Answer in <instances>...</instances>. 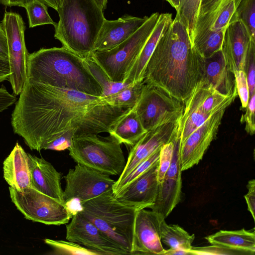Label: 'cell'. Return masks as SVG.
<instances>
[{
    "label": "cell",
    "mask_w": 255,
    "mask_h": 255,
    "mask_svg": "<svg viewBox=\"0 0 255 255\" xmlns=\"http://www.w3.org/2000/svg\"><path fill=\"white\" fill-rule=\"evenodd\" d=\"M128 111L102 97L26 79L11 117L14 133L40 152L68 130L74 137L109 132Z\"/></svg>",
    "instance_id": "1"
},
{
    "label": "cell",
    "mask_w": 255,
    "mask_h": 255,
    "mask_svg": "<svg viewBox=\"0 0 255 255\" xmlns=\"http://www.w3.org/2000/svg\"><path fill=\"white\" fill-rule=\"evenodd\" d=\"M204 59L192 47L177 17L160 37L146 65L143 81L184 103L202 78Z\"/></svg>",
    "instance_id": "2"
},
{
    "label": "cell",
    "mask_w": 255,
    "mask_h": 255,
    "mask_svg": "<svg viewBox=\"0 0 255 255\" xmlns=\"http://www.w3.org/2000/svg\"><path fill=\"white\" fill-rule=\"evenodd\" d=\"M27 79L33 82L101 97L102 89L85 59L67 48H41L29 53Z\"/></svg>",
    "instance_id": "3"
},
{
    "label": "cell",
    "mask_w": 255,
    "mask_h": 255,
    "mask_svg": "<svg viewBox=\"0 0 255 255\" xmlns=\"http://www.w3.org/2000/svg\"><path fill=\"white\" fill-rule=\"evenodd\" d=\"M54 37L63 47L83 58L90 57L105 20L94 0H62Z\"/></svg>",
    "instance_id": "4"
},
{
    "label": "cell",
    "mask_w": 255,
    "mask_h": 255,
    "mask_svg": "<svg viewBox=\"0 0 255 255\" xmlns=\"http://www.w3.org/2000/svg\"><path fill=\"white\" fill-rule=\"evenodd\" d=\"M78 211L106 237L132 254L133 227L137 209L125 205L112 190L80 204Z\"/></svg>",
    "instance_id": "5"
},
{
    "label": "cell",
    "mask_w": 255,
    "mask_h": 255,
    "mask_svg": "<svg viewBox=\"0 0 255 255\" xmlns=\"http://www.w3.org/2000/svg\"><path fill=\"white\" fill-rule=\"evenodd\" d=\"M121 144L110 135L89 134L73 137L68 149L77 163L109 175H120L126 163Z\"/></svg>",
    "instance_id": "6"
},
{
    "label": "cell",
    "mask_w": 255,
    "mask_h": 255,
    "mask_svg": "<svg viewBox=\"0 0 255 255\" xmlns=\"http://www.w3.org/2000/svg\"><path fill=\"white\" fill-rule=\"evenodd\" d=\"M159 14L158 12H154L150 15L133 34L121 44L109 50L94 51L90 57L113 81L125 82L154 29Z\"/></svg>",
    "instance_id": "7"
},
{
    "label": "cell",
    "mask_w": 255,
    "mask_h": 255,
    "mask_svg": "<svg viewBox=\"0 0 255 255\" xmlns=\"http://www.w3.org/2000/svg\"><path fill=\"white\" fill-rule=\"evenodd\" d=\"M237 95V93L223 95L210 84L200 80L184 103L183 112L178 121L177 139L179 144L213 115L226 110Z\"/></svg>",
    "instance_id": "8"
},
{
    "label": "cell",
    "mask_w": 255,
    "mask_h": 255,
    "mask_svg": "<svg viewBox=\"0 0 255 255\" xmlns=\"http://www.w3.org/2000/svg\"><path fill=\"white\" fill-rule=\"evenodd\" d=\"M241 0H225L216 10L198 16L192 47L202 58H207L221 50L225 31L238 19L236 11Z\"/></svg>",
    "instance_id": "9"
},
{
    "label": "cell",
    "mask_w": 255,
    "mask_h": 255,
    "mask_svg": "<svg viewBox=\"0 0 255 255\" xmlns=\"http://www.w3.org/2000/svg\"><path fill=\"white\" fill-rule=\"evenodd\" d=\"M11 202L24 218L47 225L66 224L73 214L65 204L32 187L16 190L9 187Z\"/></svg>",
    "instance_id": "10"
},
{
    "label": "cell",
    "mask_w": 255,
    "mask_h": 255,
    "mask_svg": "<svg viewBox=\"0 0 255 255\" xmlns=\"http://www.w3.org/2000/svg\"><path fill=\"white\" fill-rule=\"evenodd\" d=\"M134 107L143 127L149 131L161 125L178 121L183 112L184 103L143 81Z\"/></svg>",
    "instance_id": "11"
},
{
    "label": "cell",
    "mask_w": 255,
    "mask_h": 255,
    "mask_svg": "<svg viewBox=\"0 0 255 255\" xmlns=\"http://www.w3.org/2000/svg\"><path fill=\"white\" fill-rule=\"evenodd\" d=\"M1 23L6 36L11 71L8 81L13 94L17 96L22 90L28 73L29 53L25 42V23L18 13L5 11Z\"/></svg>",
    "instance_id": "12"
},
{
    "label": "cell",
    "mask_w": 255,
    "mask_h": 255,
    "mask_svg": "<svg viewBox=\"0 0 255 255\" xmlns=\"http://www.w3.org/2000/svg\"><path fill=\"white\" fill-rule=\"evenodd\" d=\"M65 204L76 201L80 204L112 190L116 181L98 170L77 163L64 177Z\"/></svg>",
    "instance_id": "13"
},
{
    "label": "cell",
    "mask_w": 255,
    "mask_h": 255,
    "mask_svg": "<svg viewBox=\"0 0 255 255\" xmlns=\"http://www.w3.org/2000/svg\"><path fill=\"white\" fill-rule=\"evenodd\" d=\"M66 229L67 241L82 245L101 255H128L79 211L73 215Z\"/></svg>",
    "instance_id": "14"
},
{
    "label": "cell",
    "mask_w": 255,
    "mask_h": 255,
    "mask_svg": "<svg viewBox=\"0 0 255 255\" xmlns=\"http://www.w3.org/2000/svg\"><path fill=\"white\" fill-rule=\"evenodd\" d=\"M178 121L161 125L147 131L132 146L125 168L117 180L123 179L138 164L160 150L163 145L176 140Z\"/></svg>",
    "instance_id": "15"
},
{
    "label": "cell",
    "mask_w": 255,
    "mask_h": 255,
    "mask_svg": "<svg viewBox=\"0 0 255 255\" xmlns=\"http://www.w3.org/2000/svg\"><path fill=\"white\" fill-rule=\"evenodd\" d=\"M226 110L214 114L179 144L180 169L187 170L197 164L215 138Z\"/></svg>",
    "instance_id": "16"
},
{
    "label": "cell",
    "mask_w": 255,
    "mask_h": 255,
    "mask_svg": "<svg viewBox=\"0 0 255 255\" xmlns=\"http://www.w3.org/2000/svg\"><path fill=\"white\" fill-rule=\"evenodd\" d=\"M164 219L145 209L137 210L133 227L132 255H162L166 251L160 238V223Z\"/></svg>",
    "instance_id": "17"
},
{
    "label": "cell",
    "mask_w": 255,
    "mask_h": 255,
    "mask_svg": "<svg viewBox=\"0 0 255 255\" xmlns=\"http://www.w3.org/2000/svg\"><path fill=\"white\" fill-rule=\"evenodd\" d=\"M178 140L170 166L162 181L159 183L154 204L149 208L165 219L180 202L182 194V179Z\"/></svg>",
    "instance_id": "18"
},
{
    "label": "cell",
    "mask_w": 255,
    "mask_h": 255,
    "mask_svg": "<svg viewBox=\"0 0 255 255\" xmlns=\"http://www.w3.org/2000/svg\"><path fill=\"white\" fill-rule=\"evenodd\" d=\"M159 160L149 169L132 181L117 194L121 203L137 209L149 208L155 200L158 189Z\"/></svg>",
    "instance_id": "19"
},
{
    "label": "cell",
    "mask_w": 255,
    "mask_h": 255,
    "mask_svg": "<svg viewBox=\"0 0 255 255\" xmlns=\"http://www.w3.org/2000/svg\"><path fill=\"white\" fill-rule=\"evenodd\" d=\"M251 40L253 39L247 28L241 20H235L227 27L221 51L228 69L233 73L239 70L245 71L246 57Z\"/></svg>",
    "instance_id": "20"
},
{
    "label": "cell",
    "mask_w": 255,
    "mask_h": 255,
    "mask_svg": "<svg viewBox=\"0 0 255 255\" xmlns=\"http://www.w3.org/2000/svg\"><path fill=\"white\" fill-rule=\"evenodd\" d=\"M124 15L116 20L105 19L98 35L94 51L111 49L133 34L148 19Z\"/></svg>",
    "instance_id": "21"
},
{
    "label": "cell",
    "mask_w": 255,
    "mask_h": 255,
    "mask_svg": "<svg viewBox=\"0 0 255 255\" xmlns=\"http://www.w3.org/2000/svg\"><path fill=\"white\" fill-rule=\"evenodd\" d=\"M28 155L31 187L65 204L61 173L43 158Z\"/></svg>",
    "instance_id": "22"
},
{
    "label": "cell",
    "mask_w": 255,
    "mask_h": 255,
    "mask_svg": "<svg viewBox=\"0 0 255 255\" xmlns=\"http://www.w3.org/2000/svg\"><path fill=\"white\" fill-rule=\"evenodd\" d=\"M203 59L204 70L201 80L223 95L237 93L234 74L228 69L222 51Z\"/></svg>",
    "instance_id": "23"
},
{
    "label": "cell",
    "mask_w": 255,
    "mask_h": 255,
    "mask_svg": "<svg viewBox=\"0 0 255 255\" xmlns=\"http://www.w3.org/2000/svg\"><path fill=\"white\" fill-rule=\"evenodd\" d=\"M2 169L9 187L18 191L31 187L28 153L18 142L3 161Z\"/></svg>",
    "instance_id": "24"
},
{
    "label": "cell",
    "mask_w": 255,
    "mask_h": 255,
    "mask_svg": "<svg viewBox=\"0 0 255 255\" xmlns=\"http://www.w3.org/2000/svg\"><path fill=\"white\" fill-rule=\"evenodd\" d=\"M172 20V14L170 13H162L159 14L158 20L154 29L142 48L125 82L134 84L143 80L144 71L147 62L160 37Z\"/></svg>",
    "instance_id": "25"
},
{
    "label": "cell",
    "mask_w": 255,
    "mask_h": 255,
    "mask_svg": "<svg viewBox=\"0 0 255 255\" xmlns=\"http://www.w3.org/2000/svg\"><path fill=\"white\" fill-rule=\"evenodd\" d=\"M147 131L133 107L112 126L109 133L121 144L131 147Z\"/></svg>",
    "instance_id": "26"
},
{
    "label": "cell",
    "mask_w": 255,
    "mask_h": 255,
    "mask_svg": "<svg viewBox=\"0 0 255 255\" xmlns=\"http://www.w3.org/2000/svg\"><path fill=\"white\" fill-rule=\"evenodd\" d=\"M205 239L213 245L241 251L247 253L248 255L255 254L254 231L251 232L245 229L237 231L220 230L205 237Z\"/></svg>",
    "instance_id": "27"
},
{
    "label": "cell",
    "mask_w": 255,
    "mask_h": 255,
    "mask_svg": "<svg viewBox=\"0 0 255 255\" xmlns=\"http://www.w3.org/2000/svg\"><path fill=\"white\" fill-rule=\"evenodd\" d=\"M161 241L171 249L190 251L194 240V234L190 235L178 225H168L162 220L160 223Z\"/></svg>",
    "instance_id": "28"
},
{
    "label": "cell",
    "mask_w": 255,
    "mask_h": 255,
    "mask_svg": "<svg viewBox=\"0 0 255 255\" xmlns=\"http://www.w3.org/2000/svg\"><path fill=\"white\" fill-rule=\"evenodd\" d=\"M201 2V0H180L179 7L176 10V17L185 26L191 44Z\"/></svg>",
    "instance_id": "29"
},
{
    "label": "cell",
    "mask_w": 255,
    "mask_h": 255,
    "mask_svg": "<svg viewBox=\"0 0 255 255\" xmlns=\"http://www.w3.org/2000/svg\"><path fill=\"white\" fill-rule=\"evenodd\" d=\"M85 59L90 72L102 89V94L101 97L103 98L115 94L129 85L133 84L113 81L91 57Z\"/></svg>",
    "instance_id": "30"
},
{
    "label": "cell",
    "mask_w": 255,
    "mask_h": 255,
    "mask_svg": "<svg viewBox=\"0 0 255 255\" xmlns=\"http://www.w3.org/2000/svg\"><path fill=\"white\" fill-rule=\"evenodd\" d=\"M143 84V80L131 84L115 94L103 99L113 106L132 108L139 98Z\"/></svg>",
    "instance_id": "31"
},
{
    "label": "cell",
    "mask_w": 255,
    "mask_h": 255,
    "mask_svg": "<svg viewBox=\"0 0 255 255\" xmlns=\"http://www.w3.org/2000/svg\"><path fill=\"white\" fill-rule=\"evenodd\" d=\"M23 7L26 11L29 28L45 24H52L54 26L56 25L48 12L47 6L40 0H30Z\"/></svg>",
    "instance_id": "32"
},
{
    "label": "cell",
    "mask_w": 255,
    "mask_h": 255,
    "mask_svg": "<svg viewBox=\"0 0 255 255\" xmlns=\"http://www.w3.org/2000/svg\"><path fill=\"white\" fill-rule=\"evenodd\" d=\"M44 243L53 250V255H101L94 250L69 241L45 239Z\"/></svg>",
    "instance_id": "33"
},
{
    "label": "cell",
    "mask_w": 255,
    "mask_h": 255,
    "mask_svg": "<svg viewBox=\"0 0 255 255\" xmlns=\"http://www.w3.org/2000/svg\"><path fill=\"white\" fill-rule=\"evenodd\" d=\"M160 151V149L138 164L123 179L116 181L112 188L114 194H117L132 181L152 166L159 160Z\"/></svg>",
    "instance_id": "34"
},
{
    "label": "cell",
    "mask_w": 255,
    "mask_h": 255,
    "mask_svg": "<svg viewBox=\"0 0 255 255\" xmlns=\"http://www.w3.org/2000/svg\"><path fill=\"white\" fill-rule=\"evenodd\" d=\"M236 13L238 19L246 26L252 39L255 40V0H241Z\"/></svg>",
    "instance_id": "35"
},
{
    "label": "cell",
    "mask_w": 255,
    "mask_h": 255,
    "mask_svg": "<svg viewBox=\"0 0 255 255\" xmlns=\"http://www.w3.org/2000/svg\"><path fill=\"white\" fill-rule=\"evenodd\" d=\"M175 141L164 144L160 149L158 168L159 183L162 181L170 166L173 156Z\"/></svg>",
    "instance_id": "36"
},
{
    "label": "cell",
    "mask_w": 255,
    "mask_h": 255,
    "mask_svg": "<svg viewBox=\"0 0 255 255\" xmlns=\"http://www.w3.org/2000/svg\"><path fill=\"white\" fill-rule=\"evenodd\" d=\"M255 40H251L246 57L245 72L247 75L249 97L255 93Z\"/></svg>",
    "instance_id": "37"
},
{
    "label": "cell",
    "mask_w": 255,
    "mask_h": 255,
    "mask_svg": "<svg viewBox=\"0 0 255 255\" xmlns=\"http://www.w3.org/2000/svg\"><path fill=\"white\" fill-rule=\"evenodd\" d=\"M238 94L241 100L242 106L246 108L249 99V92L247 75L243 70L236 71L234 73Z\"/></svg>",
    "instance_id": "38"
},
{
    "label": "cell",
    "mask_w": 255,
    "mask_h": 255,
    "mask_svg": "<svg viewBox=\"0 0 255 255\" xmlns=\"http://www.w3.org/2000/svg\"><path fill=\"white\" fill-rule=\"evenodd\" d=\"M192 255H248L247 253L224 247L213 245L204 247H193Z\"/></svg>",
    "instance_id": "39"
},
{
    "label": "cell",
    "mask_w": 255,
    "mask_h": 255,
    "mask_svg": "<svg viewBox=\"0 0 255 255\" xmlns=\"http://www.w3.org/2000/svg\"><path fill=\"white\" fill-rule=\"evenodd\" d=\"M246 113L243 115L241 122L245 124V130L251 135H253L255 130V93L249 97Z\"/></svg>",
    "instance_id": "40"
},
{
    "label": "cell",
    "mask_w": 255,
    "mask_h": 255,
    "mask_svg": "<svg viewBox=\"0 0 255 255\" xmlns=\"http://www.w3.org/2000/svg\"><path fill=\"white\" fill-rule=\"evenodd\" d=\"M75 131V129L68 130L50 143L45 150L62 151L68 149L71 145Z\"/></svg>",
    "instance_id": "41"
},
{
    "label": "cell",
    "mask_w": 255,
    "mask_h": 255,
    "mask_svg": "<svg viewBox=\"0 0 255 255\" xmlns=\"http://www.w3.org/2000/svg\"><path fill=\"white\" fill-rule=\"evenodd\" d=\"M32 0H0V4L5 6H23L27 2ZM45 5L55 9H59L62 0H39Z\"/></svg>",
    "instance_id": "42"
},
{
    "label": "cell",
    "mask_w": 255,
    "mask_h": 255,
    "mask_svg": "<svg viewBox=\"0 0 255 255\" xmlns=\"http://www.w3.org/2000/svg\"><path fill=\"white\" fill-rule=\"evenodd\" d=\"M248 189V193L244 196L248 205V210L251 213L253 219L255 220V180H250L247 185Z\"/></svg>",
    "instance_id": "43"
},
{
    "label": "cell",
    "mask_w": 255,
    "mask_h": 255,
    "mask_svg": "<svg viewBox=\"0 0 255 255\" xmlns=\"http://www.w3.org/2000/svg\"><path fill=\"white\" fill-rule=\"evenodd\" d=\"M17 99L10 94L5 87H0V113L15 104Z\"/></svg>",
    "instance_id": "44"
},
{
    "label": "cell",
    "mask_w": 255,
    "mask_h": 255,
    "mask_svg": "<svg viewBox=\"0 0 255 255\" xmlns=\"http://www.w3.org/2000/svg\"><path fill=\"white\" fill-rule=\"evenodd\" d=\"M225 0H201L199 15L217 9Z\"/></svg>",
    "instance_id": "45"
},
{
    "label": "cell",
    "mask_w": 255,
    "mask_h": 255,
    "mask_svg": "<svg viewBox=\"0 0 255 255\" xmlns=\"http://www.w3.org/2000/svg\"><path fill=\"white\" fill-rule=\"evenodd\" d=\"M11 74L8 59L0 56V83L9 81Z\"/></svg>",
    "instance_id": "46"
},
{
    "label": "cell",
    "mask_w": 255,
    "mask_h": 255,
    "mask_svg": "<svg viewBox=\"0 0 255 255\" xmlns=\"http://www.w3.org/2000/svg\"><path fill=\"white\" fill-rule=\"evenodd\" d=\"M0 56L8 58L6 38L1 23H0Z\"/></svg>",
    "instance_id": "47"
},
{
    "label": "cell",
    "mask_w": 255,
    "mask_h": 255,
    "mask_svg": "<svg viewBox=\"0 0 255 255\" xmlns=\"http://www.w3.org/2000/svg\"><path fill=\"white\" fill-rule=\"evenodd\" d=\"M192 255L190 251H186L180 249H171L166 250L163 255Z\"/></svg>",
    "instance_id": "48"
},
{
    "label": "cell",
    "mask_w": 255,
    "mask_h": 255,
    "mask_svg": "<svg viewBox=\"0 0 255 255\" xmlns=\"http://www.w3.org/2000/svg\"><path fill=\"white\" fill-rule=\"evenodd\" d=\"M167 1L173 7H174L176 10H177L179 7L180 0H165Z\"/></svg>",
    "instance_id": "49"
},
{
    "label": "cell",
    "mask_w": 255,
    "mask_h": 255,
    "mask_svg": "<svg viewBox=\"0 0 255 255\" xmlns=\"http://www.w3.org/2000/svg\"><path fill=\"white\" fill-rule=\"evenodd\" d=\"M97 4L103 9H106L107 4V0H94Z\"/></svg>",
    "instance_id": "50"
}]
</instances>
